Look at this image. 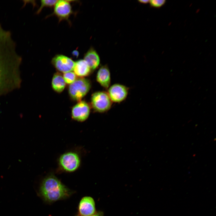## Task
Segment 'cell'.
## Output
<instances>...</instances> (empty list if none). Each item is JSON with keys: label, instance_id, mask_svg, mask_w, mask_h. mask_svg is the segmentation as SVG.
Wrapping results in <instances>:
<instances>
[{"label": "cell", "instance_id": "obj_16", "mask_svg": "<svg viewBox=\"0 0 216 216\" xmlns=\"http://www.w3.org/2000/svg\"><path fill=\"white\" fill-rule=\"evenodd\" d=\"M166 2L165 0H152L149 1V3L151 7L159 8L163 5Z\"/></svg>", "mask_w": 216, "mask_h": 216}, {"label": "cell", "instance_id": "obj_15", "mask_svg": "<svg viewBox=\"0 0 216 216\" xmlns=\"http://www.w3.org/2000/svg\"><path fill=\"white\" fill-rule=\"evenodd\" d=\"M58 0H42L41 1V5L37 13H40L43 8L45 7H52L54 5Z\"/></svg>", "mask_w": 216, "mask_h": 216}, {"label": "cell", "instance_id": "obj_7", "mask_svg": "<svg viewBox=\"0 0 216 216\" xmlns=\"http://www.w3.org/2000/svg\"><path fill=\"white\" fill-rule=\"evenodd\" d=\"M90 108L89 104L84 101H80L72 108V118L79 122L86 120L89 115Z\"/></svg>", "mask_w": 216, "mask_h": 216}, {"label": "cell", "instance_id": "obj_20", "mask_svg": "<svg viewBox=\"0 0 216 216\" xmlns=\"http://www.w3.org/2000/svg\"><path fill=\"white\" fill-rule=\"evenodd\" d=\"M150 0H139L138 1L139 2L143 3V4H147L148 3H149Z\"/></svg>", "mask_w": 216, "mask_h": 216}, {"label": "cell", "instance_id": "obj_18", "mask_svg": "<svg viewBox=\"0 0 216 216\" xmlns=\"http://www.w3.org/2000/svg\"><path fill=\"white\" fill-rule=\"evenodd\" d=\"M103 213L101 211L96 212V213L93 215L90 216H103ZM75 216H80L78 214Z\"/></svg>", "mask_w": 216, "mask_h": 216}, {"label": "cell", "instance_id": "obj_2", "mask_svg": "<svg viewBox=\"0 0 216 216\" xmlns=\"http://www.w3.org/2000/svg\"><path fill=\"white\" fill-rule=\"evenodd\" d=\"M91 87V83L89 80L80 77L70 84L68 89L69 94L72 99L80 101L88 92Z\"/></svg>", "mask_w": 216, "mask_h": 216}, {"label": "cell", "instance_id": "obj_6", "mask_svg": "<svg viewBox=\"0 0 216 216\" xmlns=\"http://www.w3.org/2000/svg\"><path fill=\"white\" fill-rule=\"evenodd\" d=\"M51 62L57 70L64 73L73 70L75 64L71 58L61 54L56 55L52 58Z\"/></svg>", "mask_w": 216, "mask_h": 216}, {"label": "cell", "instance_id": "obj_13", "mask_svg": "<svg viewBox=\"0 0 216 216\" xmlns=\"http://www.w3.org/2000/svg\"><path fill=\"white\" fill-rule=\"evenodd\" d=\"M66 82L61 74L57 72L54 74L52 81V86L56 92L60 93L64 89Z\"/></svg>", "mask_w": 216, "mask_h": 216}, {"label": "cell", "instance_id": "obj_9", "mask_svg": "<svg viewBox=\"0 0 216 216\" xmlns=\"http://www.w3.org/2000/svg\"><path fill=\"white\" fill-rule=\"evenodd\" d=\"M78 214L80 216H90L96 213L95 201L89 196L82 197L78 206Z\"/></svg>", "mask_w": 216, "mask_h": 216}, {"label": "cell", "instance_id": "obj_8", "mask_svg": "<svg viewBox=\"0 0 216 216\" xmlns=\"http://www.w3.org/2000/svg\"><path fill=\"white\" fill-rule=\"evenodd\" d=\"M69 0H58L55 5L54 14L59 21L68 20L72 13V7Z\"/></svg>", "mask_w": 216, "mask_h": 216}, {"label": "cell", "instance_id": "obj_10", "mask_svg": "<svg viewBox=\"0 0 216 216\" xmlns=\"http://www.w3.org/2000/svg\"><path fill=\"white\" fill-rule=\"evenodd\" d=\"M96 80L104 88L108 89L111 83V74L110 70L107 65L101 66L98 71Z\"/></svg>", "mask_w": 216, "mask_h": 216}, {"label": "cell", "instance_id": "obj_5", "mask_svg": "<svg viewBox=\"0 0 216 216\" xmlns=\"http://www.w3.org/2000/svg\"><path fill=\"white\" fill-rule=\"evenodd\" d=\"M128 90L126 86L117 83L110 86L108 89L107 93L112 102L120 103L126 99Z\"/></svg>", "mask_w": 216, "mask_h": 216}, {"label": "cell", "instance_id": "obj_3", "mask_svg": "<svg viewBox=\"0 0 216 216\" xmlns=\"http://www.w3.org/2000/svg\"><path fill=\"white\" fill-rule=\"evenodd\" d=\"M58 163L60 168L65 172H71L75 171L79 168L80 159L77 153L73 151L66 152L59 158Z\"/></svg>", "mask_w": 216, "mask_h": 216}, {"label": "cell", "instance_id": "obj_17", "mask_svg": "<svg viewBox=\"0 0 216 216\" xmlns=\"http://www.w3.org/2000/svg\"><path fill=\"white\" fill-rule=\"evenodd\" d=\"M3 70V62L2 54L0 50V76L2 74Z\"/></svg>", "mask_w": 216, "mask_h": 216}, {"label": "cell", "instance_id": "obj_12", "mask_svg": "<svg viewBox=\"0 0 216 216\" xmlns=\"http://www.w3.org/2000/svg\"><path fill=\"white\" fill-rule=\"evenodd\" d=\"M73 70L76 75L80 77L88 76L91 71L84 59H80L75 62Z\"/></svg>", "mask_w": 216, "mask_h": 216}, {"label": "cell", "instance_id": "obj_11", "mask_svg": "<svg viewBox=\"0 0 216 216\" xmlns=\"http://www.w3.org/2000/svg\"><path fill=\"white\" fill-rule=\"evenodd\" d=\"M84 60L86 62L91 70H94L96 69L100 63L99 56L93 48H90L85 54Z\"/></svg>", "mask_w": 216, "mask_h": 216}, {"label": "cell", "instance_id": "obj_19", "mask_svg": "<svg viewBox=\"0 0 216 216\" xmlns=\"http://www.w3.org/2000/svg\"><path fill=\"white\" fill-rule=\"evenodd\" d=\"M79 52L76 50H74L72 52V55L76 58L78 57L79 56Z\"/></svg>", "mask_w": 216, "mask_h": 216}, {"label": "cell", "instance_id": "obj_4", "mask_svg": "<svg viewBox=\"0 0 216 216\" xmlns=\"http://www.w3.org/2000/svg\"><path fill=\"white\" fill-rule=\"evenodd\" d=\"M91 105L96 112L104 113L111 108L112 102L107 92L104 91L94 93L91 97Z\"/></svg>", "mask_w": 216, "mask_h": 216}, {"label": "cell", "instance_id": "obj_1", "mask_svg": "<svg viewBox=\"0 0 216 216\" xmlns=\"http://www.w3.org/2000/svg\"><path fill=\"white\" fill-rule=\"evenodd\" d=\"M39 193L44 201L51 203L67 198L73 192L55 176L50 174L42 181Z\"/></svg>", "mask_w": 216, "mask_h": 216}, {"label": "cell", "instance_id": "obj_14", "mask_svg": "<svg viewBox=\"0 0 216 216\" xmlns=\"http://www.w3.org/2000/svg\"><path fill=\"white\" fill-rule=\"evenodd\" d=\"M63 76L66 83L69 84L73 82L76 79V75L72 71L64 73Z\"/></svg>", "mask_w": 216, "mask_h": 216}]
</instances>
